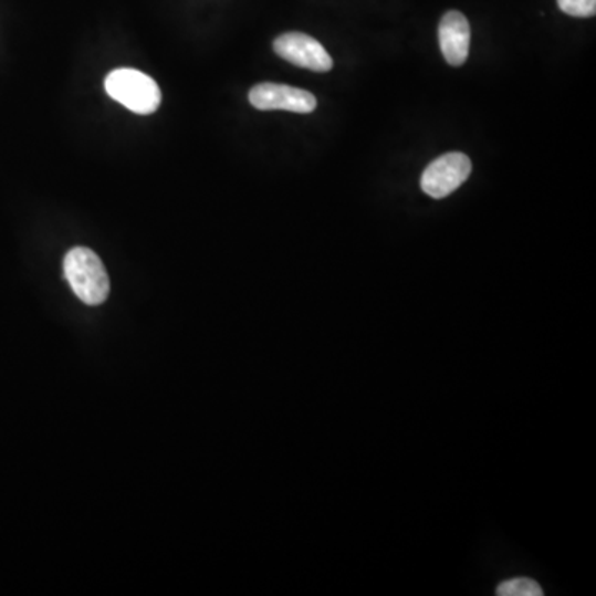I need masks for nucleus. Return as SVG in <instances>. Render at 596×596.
<instances>
[{"instance_id": "1", "label": "nucleus", "mask_w": 596, "mask_h": 596, "mask_svg": "<svg viewBox=\"0 0 596 596\" xmlns=\"http://www.w3.org/2000/svg\"><path fill=\"white\" fill-rule=\"evenodd\" d=\"M63 272L76 297L86 305H100L109 295V279L102 259L86 248H75L65 255Z\"/></svg>"}, {"instance_id": "2", "label": "nucleus", "mask_w": 596, "mask_h": 596, "mask_svg": "<svg viewBox=\"0 0 596 596\" xmlns=\"http://www.w3.org/2000/svg\"><path fill=\"white\" fill-rule=\"evenodd\" d=\"M105 90L109 98L122 103L136 115H151L161 105L158 83L135 69H116L106 76Z\"/></svg>"}, {"instance_id": "3", "label": "nucleus", "mask_w": 596, "mask_h": 596, "mask_svg": "<svg viewBox=\"0 0 596 596\" xmlns=\"http://www.w3.org/2000/svg\"><path fill=\"white\" fill-rule=\"evenodd\" d=\"M471 172L472 163L464 153H448L422 172L421 189L431 198L442 199L461 188Z\"/></svg>"}, {"instance_id": "4", "label": "nucleus", "mask_w": 596, "mask_h": 596, "mask_svg": "<svg viewBox=\"0 0 596 596\" xmlns=\"http://www.w3.org/2000/svg\"><path fill=\"white\" fill-rule=\"evenodd\" d=\"M274 52L292 65L302 66L312 72H330L333 66L332 56L326 52L325 46L306 33H282L274 40Z\"/></svg>"}, {"instance_id": "5", "label": "nucleus", "mask_w": 596, "mask_h": 596, "mask_svg": "<svg viewBox=\"0 0 596 596\" xmlns=\"http://www.w3.org/2000/svg\"><path fill=\"white\" fill-rule=\"evenodd\" d=\"M249 102L261 112L284 109L306 115L316 108V98L312 93L282 83H259L249 92Z\"/></svg>"}, {"instance_id": "6", "label": "nucleus", "mask_w": 596, "mask_h": 596, "mask_svg": "<svg viewBox=\"0 0 596 596\" xmlns=\"http://www.w3.org/2000/svg\"><path fill=\"white\" fill-rule=\"evenodd\" d=\"M439 46L449 65H464L471 46V25L464 13L458 10L445 13L439 23Z\"/></svg>"}, {"instance_id": "7", "label": "nucleus", "mask_w": 596, "mask_h": 596, "mask_svg": "<svg viewBox=\"0 0 596 596\" xmlns=\"http://www.w3.org/2000/svg\"><path fill=\"white\" fill-rule=\"evenodd\" d=\"M499 596H542L541 585L531 578L519 577L504 582L498 587Z\"/></svg>"}, {"instance_id": "8", "label": "nucleus", "mask_w": 596, "mask_h": 596, "mask_svg": "<svg viewBox=\"0 0 596 596\" xmlns=\"http://www.w3.org/2000/svg\"><path fill=\"white\" fill-rule=\"evenodd\" d=\"M558 9L572 17H594L596 0H557Z\"/></svg>"}]
</instances>
